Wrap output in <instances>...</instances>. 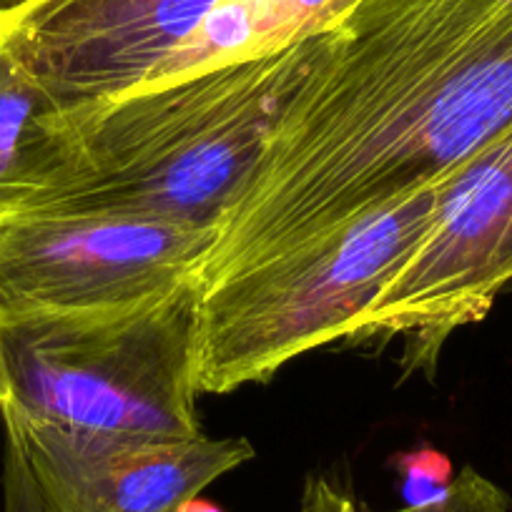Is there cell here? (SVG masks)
Here are the masks:
<instances>
[{
  "instance_id": "4fadbf2b",
  "label": "cell",
  "mask_w": 512,
  "mask_h": 512,
  "mask_svg": "<svg viewBox=\"0 0 512 512\" xmlns=\"http://www.w3.org/2000/svg\"><path fill=\"white\" fill-rule=\"evenodd\" d=\"M28 3H33V0H0V18L11 16V13L21 11V8H26Z\"/></svg>"
},
{
  "instance_id": "7a4b0ae2",
  "label": "cell",
  "mask_w": 512,
  "mask_h": 512,
  "mask_svg": "<svg viewBox=\"0 0 512 512\" xmlns=\"http://www.w3.org/2000/svg\"><path fill=\"white\" fill-rule=\"evenodd\" d=\"M322 38L63 113L76 166L38 211L134 214L216 231Z\"/></svg>"
},
{
  "instance_id": "5b68a950",
  "label": "cell",
  "mask_w": 512,
  "mask_h": 512,
  "mask_svg": "<svg viewBox=\"0 0 512 512\" xmlns=\"http://www.w3.org/2000/svg\"><path fill=\"white\" fill-rule=\"evenodd\" d=\"M196 294L118 309L0 317V425L111 435H201Z\"/></svg>"
},
{
  "instance_id": "6da1fadb",
  "label": "cell",
  "mask_w": 512,
  "mask_h": 512,
  "mask_svg": "<svg viewBox=\"0 0 512 512\" xmlns=\"http://www.w3.org/2000/svg\"><path fill=\"white\" fill-rule=\"evenodd\" d=\"M512 128V0H359L216 229L199 284L437 184Z\"/></svg>"
},
{
  "instance_id": "8992f818",
  "label": "cell",
  "mask_w": 512,
  "mask_h": 512,
  "mask_svg": "<svg viewBox=\"0 0 512 512\" xmlns=\"http://www.w3.org/2000/svg\"><path fill=\"white\" fill-rule=\"evenodd\" d=\"M512 292V128L435 184L430 224L352 344L402 337L405 369L432 372L447 339Z\"/></svg>"
},
{
  "instance_id": "9c48e42d",
  "label": "cell",
  "mask_w": 512,
  "mask_h": 512,
  "mask_svg": "<svg viewBox=\"0 0 512 512\" xmlns=\"http://www.w3.org/2000/svg\"><path fill=\"white\" fill-rule=\"evenodd\" d=\"M73 166L63 111L0 46V224L41 209Z\"/></svg>"
},
{
  "instance_id": "30bf717a",
  "label": "cell",
  "mask_w": 512,
  "mask_h": 512,
  "mask_svg": "<svg viewBox=\"0 0 512 512\" xmlns=\"http://www.w3.org/2000/svg\"><path fill=\"white\" fill-rule=\"evenodd\" d=\"M512 502L507 492L490 477L480 475L475 467H462L450 485L437 497L417 505H407L397 512H510Z\"/></svg>"
},
{
  "instance_id": "8fae6325",
  "label": "cell",
  "mask_w": 512,
  "mask_h": 512,
  "mask_svg": "<svg viewBox=\"0 0 512 512\" xmlns=\"http://www.w3.org/2000/svg\"><path fill=\"white\" fill-rule=\"evenodd\" d=\"M3 512H48L26 457L11 440L3 457Z\"/></svg>"
},
{
  "instance_id": "3957f363",
  "label": "cell",
  "mask_w": 512,
  "mask_h": 512,
  "mask_svg": "<svg viewBox=\"0 0 512 512\" xmlns=\"http://www.w3.org/2000/svg\"><path fill=\"white\" fill-rule=\"evenodd\" d=\"M435 184L199 284L196 384L226 395L349 342L430 224Z\"/></svg>"
},
{
  "instance_id": "277c9868",
  "label": "cell",
  "mask_w": 512,
  "mask_h": 512,
  "mask_svg": "<svg viewBox=\"0 0 512 512\" xmlns=\"http://www.w3.org/2000/svg\"><path fill=\"white\" fill-rule=\"evenodd\" d=\"M359 0H33L0 46L63 113L267 56L337 28Z\"/></svg>"
},
{
  "instance_id": "52a82bcc",
  "label": "cell",
  "mask_w": 512,
  "mask_h": 512,
  "mask_svg": "<svg viewBox=\"0 0 512 512\" xmlns=\"http://www.w3.org/2000/svg\"><path fill=\"white\" fill-rule=\"evenodd\" d=\"M214 229L43 209L0 224V317L118 309L199 284Z\"/></svg>"
},
{
  "instance_id": "ba28073f",
  "label": "cell",
  "mask_w": 512,
  "mask_h": 512,
  "mask_svg": "<svg viewBox=\"0 0 512 512\" xmlns=\"http://www.w3.org/2000/svg\"><path fill=\"white\" fill-rule=\"evenodd\" d=\"M48 512H181L209 485L254 460L244 437H146L3 422Z\"/></svg>"
},
{
  "instance_id": "7c38bea8",
  "label": "cell",
  "mask_w": 512,
  "mask_h": 512,
  "mask_svg": "<svg viewBox=\"0 0 512 512\" xmlns=\"http://www.w3.org/2000/svg\"><path fill=\"white\" fill-rule=\"evenodd\" d=\"M299 512H362L357 507V502L347 495L344 490H339L334 482H329L327 477L312 475L304 482L302 492V505Z\"/></svg>"
}]
</instances>
